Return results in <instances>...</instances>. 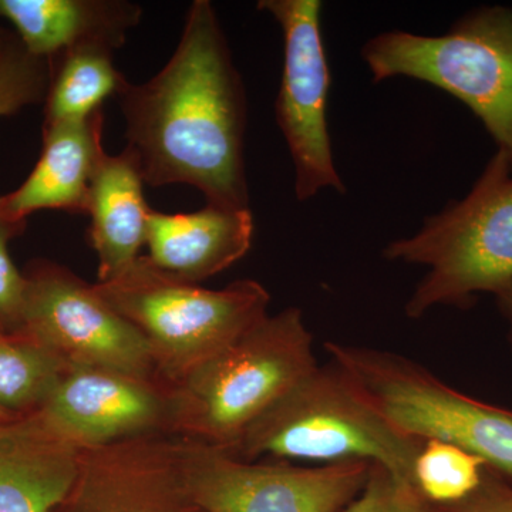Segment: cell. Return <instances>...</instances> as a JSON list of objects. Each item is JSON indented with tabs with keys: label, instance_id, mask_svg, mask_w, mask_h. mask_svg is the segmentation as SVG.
<instances>
[{
	"label": "cell",
	"instance_id": "cell-1",
	"mask_svg": "<svg viewBox=\"0 0 512 512\" xmlns=\"http://www.w3.org/2000/svg\"><path fill=\"white\" fill-rule=\"evenodd\" d=\"M127 148L151 188L187 184L207 204L249 210L247 99L210 0H195L167 64L119 94Z\"/></svg>",
	"mask_w": 512,
	"mask_h": 512
},
{
	"label": "cell",
	"instance_id": "cell-2",
	"mask_svg": "<svg viewBox=\"0 0 512 512\" xmlns=\"http://www.w3.org/2000/svg\"><path fill=\"white\" fill-rule=\"evenodd\" d=\"M421 444L394 429L329 360L272 404L228 451L247 461H365L410 483Z\"/></svg>",
	"mask_w": 512,
	"mask_h": 512
},
{
	"label": "cell",
	"instance_id": "cell-3",
	"mask_svg": "<svg viewBox=\"0 0 512 512\" xmlns=\"http://www.w3.org/2000/svg\"><path fill=\"white\" fill-rule=\"evenodd\" d=\"M318 365L301 309L268 313L173 386L175 434L232 450Z\"/></svg>",
	"mask_w": 512,
	"mask_h": 512
},
{
	"label": "cell",
	"instance_id": "cell-4",
	"mask_svg": "<svg viewBox=\"0 0 512 512\" xmlns=\"http://www.w3.org/2000/svg\"><path fill=\"white\" fill-rule=\"evenodd\" d=\"M389 261L429 268L406 303L420 319L437 306L467 309L478 293L512 282V170L503 151L485 165L463 200L424 221L413 237L384 248Z\"/></svg>",
	"mask_w": 512,
	"mask_h": 512
},
{
	"label": "cell",
	"instance_id": "cell-5",
	"mask_svg": "<svg viewBox=\"0 0 512 512\" xmlns=\"http://www.w3.org/2000/svg\"><path fill=\"white\" fill-rule=\"evenodd\" d=\"M94 289L140 330L158 375L171 386L264 319L271 301L265 286L254 279L212 291L161 274L146 256Z\"/></svg>",
	"mask_w": 512,
	"mask_h": 512
},
{
	"label": "cell",
	"instance_id": "cell-6",
	"mask_svg": "<svg viewBox=\"0 0 512 512\" xmlns=\"http://www.w3.org/2000/svg\"><path fill=\"white\" fill-rule=\"evenodd\" d=\"M362 55L375 83L409 77L463 101L512 170V8L471 10L441 36L380 33Z\"/></svg>",
	"mask_w": 512,
	"mask_h": 512
},
{
	"label": "cell",
	"instance_id": "cell-7",
	"mask_svg": "<svg viewBox=\"0 0 512 512\" xmlns=\"http://www.w3.org/2000/svg\"><path fill=\"white\" fill-rule=\"evenodd\" d=\"M325 350L394 429L454 444L512 481L511 410L458 392L397 353L336 342Z\"/></svg>",
	"mask_w": 512,
	"mask_h": 512
},
{
	"label": "cell",
	"instance_id": "cell-8",
	"mask_svg": "<svg viewBox=\"0 0 512 512\" xmlns=\"http://www.w3.org/2000/svg\"><path fill=\"white\" fill-rule=\"evenodd\" d=\"M22 333L70 367L163 380L146 338L66 266L35 259L23 269ZM167 383V382H165Z\"/></svg>",
	"mask_w": 512,
	"mask_h": 512
},
{
	"label": "cell",
	"instance_id": "cell-9",
	"mask_svg": "<svg viewBox=\"0 0 512 512\" xmlns=\"http://www.w3.org/2000/svg\"><path fill=\"white\" fill-rule=\"evenodd\" d=\"M183 454L188 493L205 512H342L365 487L372 466L365 461L318 467L247 461L187 437Z\"/></svg>",
	"mask_w": 512,
	"mask_h": 512
},
{
	"label": "cell",
	"instance_id": "cell-10",
	"mask_svg": "<svg viewBox=\"0 0 512 512\" xmlns=\"http://www.w3.org/2000/svg\"><path fill=\"white\" fill-rule=\"evenodd\" d=\"M284 35V69L275 103L295 170V195L312 200L322 190L345 192L330 141L328 97L330 70L322 36L320 0H261Z\"/></svg>",
	"mask_w": 512,
	"mask_h": 512
},
{
	"label": "cell",
	"instance_id": "cell-11",
	"mask_svg": "<svg viewBox=\"0 0 512 512\" xmlns=\"http://www.w3.org/2000/svg\"><path fill=\"white\" fill-rule=\"evenodd\" d=\"M53 433L86 448L175 434L174 387L114 370L70 367L35 413Z\"/></svg>",
	"mask_w": 512,
	"mask_h": 512
},
{
	"label": "cell",
	"instance_id": "cell-12",
	"mask_svg": "<svg viewBox=\"0 0 512 512\" xmlns=\"http://www.w3.org/2000/svg\"><path fill=\"white\" fill-rule=\"evenodd\" d=\"M52 512H205L185 485L183 437L153 434L80 451L69 493Z\"/></svg>",
	"mask_w": 512,
	"mask_h": 512
},
{
	"label": "cell",
	"instance_id": "cell-13",
	"mask_svg": "<svg viewBox=\"0 0 512 512\" xmlns=\"http://www.w3.org/2000/svg\"><path fill=\"white\" fill-rule=\"evenodd\" d=\"M254 229L251 208L207 204L185 214L151 210L146 258L161 274L197 285L244 258L252 247Z\"/></svg>",
	"mask_w": 512,
	"mask_h": 512
},
{
	"label": "cell",
	"instance_id": "cell-14",
	"mask_svg": "<svg viewBox=\"0 0 512 512\" xmlns=\"http://www.w3.org/2000/svg\"><path fill=\"white\" fill-rule=\"evenodd\" d=\"M104 110L82 121L43 127V146L32 173L15 191L0 195V211L28 222L39 211L87 214L90 185L103 147Z\"/></svg>",
	"mask_w": 512,
	"mask_h": 512
},
{
	"label": "cell",
	"instance_id": "cell-15",
	"mask_svg": "<svg viewBox=\"0 0 512 512\" xmlns=\"http://www.w3.org/2000/svg\"><path fill=\"white\" fill-rule=\"evenodd\" d=\"M80 448L37 414L0 421V512H52L72 487Z\"/></svg>",
	"mask_w": 512,
	"mask_h": 512
},
{
	"label": "cell",
	"instance_id": "cell-16",
	"mask_svg": "<svg viewBox=\"0 0 512 512\" xmlns=\"http://www.w3.org/2000/svg\"><path fill=\"white\" fill-rule=\"evenodd\" d=\"M0 18L30 55L52 60L84 45L119 50L140 22L141 8L127 0H0Z\"/></svg>",
	"mask_w": 512,
	"mask_h": 512
},
{
	"label": "cell",
	"instance_id": "cell-17",
	"mask_svg": "<svg viewBox=\"0 0 512 512\" xmlns=\"http://www.w3.org/2000/svg\"><path fill=\"white\" fill-rule=\"evenodd\" d=\"M140 164L128 148L117 156L101 154L90 185L89 237L97 254V284L128 271L146 245L151 208L144 198Z\"/></svg>",
	"mask_w": 512,
	"mask_h": 512
},
{
	"label": "cell",
	"instance_id": "cell-18",
	"mask_svg": "<svg viewBox=\"0 0 512 512\" xmlns=\"http://www.w3.org/2000/svg\"><path fill=\"white\" fill-rule=\"evenodd\" d=\"M116 52L107 45H84L49 60L52 76L43 127L89 119L103 110L107 99L117 97L126 77L114 64Z\"/></svg>",
	"mask_w": 512,
	"mask_h": 512
},
{
	"label": "cell",
	"instance_id": "cell-19",
	"mask_svg": "<svg viewBox=\"0 0 512 512\" xmlns=\"http://www.w3.org/2000/svg\"><path fill=\"white\" fill-rule=\"evenodd\" d=\"M69 366L53 350L26 336L0 338V409L29 416L42 409Z\"/></svg>",
	"mask_w": 512,
	"mask_h": 512
},
{
	"label": "cell",
	"instance_id": "cell-20",
	"mask_svg": "<svg viewBox=\"0 0 512 512\" xmlns=\"http://www.w3.org/2000/svg\"><path fill=\"white\" fill-rule=\"evenodd\" d=\"M487 464L463 448L444 441H423L410 485L439 512L464 503L483 483Z\"/></svg>",
	"mask_w": 512,
	"mask_h": 512
},
{
	"label": "cell",
	"instance_id": "cell-21",
	"mask_svg": "<svg viewBox=\"0 0 512 512\" xmlns=\"http://www.w3.org/2000/svg\"><path fill=\"white\" fill-rule=\"evenodd\" d=\"M52 67L49 60L30 55L15 33L0 47V117L13 116L45 101Z\"/></svg>",
	"mask_w": 512,
	"mask_h": 512
},
{
	"label": "cell",
	"instance_id": "cell-22",
	"mask_svg": "<svg viewBox=\"0 0 512 512\" xmlns=\"http://www.w3.org/2000/svg\"><path fill=\"white\" fill-rule=\"evenodd\" d=\"M342 512H439L392 471L372 464L363 490Z\"/></svg>",
	"mask_w": 512,
	"mask_h": 512
},
{
	"label": "cell",
	"instance_id": "cell-23",
	"mask_svg": "<svg viewBox=\"0 0 512 512\" xmlns=\"http://www.w3.org/2000/svg\"><path fill=\"white\" fill-rule=\"evenodd\" d=\"M26 222L10 220L0 211V335L19 336L22 333L25 276L13 262L9 252L12 239L25 231Z\"/></svg>",
	"mask_w": 512,
	"mask_h": 512
},
{
	"label": "cell",
	"instance_id": "cell-24",
	"mask_svg": "<svg viewBox=\"0 0 512 512\" xmlns=\"http://www.w3.org/2000/svg\"><path fill=\"white\" fill-rule=\"evenodd\" d=\"M444 512H512V481L487 466L476 493Z\"/></svg>",
	"mask_w": 512,
	"mask_h": 512
},
{
	"label": "cell",
	"instance_id": "cell-25",
	"mask_svg": "<svg viewBox=\"0 0 512 512\" xmlns=\"http://www.w3.org/2000/svg\"><path fill=\"white\" fill-rule=\"evenodd\" d=\"M495 301H497L498 309H500L501 315L508 325V343L512 352V282L503 291H500L495 295Z\"/></svg>",
	"mask_w": 512,
	"mask_h": 512
},
{
	"label": "cell",
	"instance_id": "cell-26",
	"mask_svg": "<svg viewBox=\"0 0 512 512\" xmlns=\"http://www.w3.org/2000/svg\"><path fill=\"white\" fill-rule=\"evenodd\" d=\"M9 33V30H6L2 25H0V47L5 43L6 37L9 36Z\"/></svg>",
	"mask_w": 512,
	"mask_h": 512
},
{
	"label": "cell",
	"instance_id": "cell-27",
	"mask_svg": "<svg viewBox=\"0 0 512 512\" xmlns=\"http://www.w3.org/2000/svg\"><path fill=\"white\" fill-rule=\"evenodd\" d=\"M12 417H19V416H12V414L3 412V410L0 409V421L9 420V419H12Z\"/></svg>",
	"mask_w": 512,
	"mask_h": 512
},
{
	"label": "cell",
	"instance_id": "cell-28",
	"mask_svg": "<svg viewBox=\"0 0 512 512\" xmlns=\"http://www.w3.org/2000/svg\"><path fill=\"white\" fill-rule=\"evenodd\" d=\"M0 338H2V335H0Z\"/></svg>",
	"mask_w": 512,
	"mask_h": 512
}]
</instances>
